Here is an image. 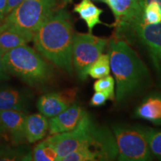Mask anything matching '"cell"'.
Masks as SVG:
<instances>
[{"label":"cell","mask_w":161,"mask_h":161,"mask_svg":"<svg viewBox=\"0 0 161 161\" xmlns=\"http://www.w3.org/2000/svg\"><path fill=\"white\" fill-rule=\"evenodd\" d=\"M3 152H4V151H3V150H0V159H1L2 156H3Z\"/></svg>","instance_id":"30"},{"label":"cell","mask_w":161,"mask_h":161,"mask_svg":"<svg viewBox=\"0 0 161 161\" xmlns=\"http://www.w3.org/2000/svg\"><path fill=\"white\" fill-rule=\"evenodd\" d=\"M103 3L111 9L119 31L125 29L142 14L140 0H103Z\"/></svg>","instance_id":"9"},{"label":"cell","mask_w":161,"mask_h":161,"mask_svg":"<svg viewBox=\"0 0 161 161\" xmlns=\"http://www.w3.org/2000/svg\"><path fill=\"white\" fill-rule=\"evenodd\" d=\"M29 104V97L23 90L11 87L0 88V111L24 110Z\"/></svg>","instance_id":"15"},{"label":"cell","mask_w":161,"mask_h":161,"mask_svg":"<svg viewBox=\"0 0 161 161\" xmlns=\"http://www.w3.org/2000/svg\"><path fill=\"white\" fill-rule=\"evenodd\" d=\"M141 2V1H140ZM142 5L141 19L147 24H156L161 22V8L158 3L151 1Z\"/></svg>","instance_id":"20"},{"label":"cell","mask_w":161,"mask_h":161,"mask_svg":"<svg viewBox=\"0 0 161 161\" xmlns=\"http://www.w3.org/2000/svg\"><path fill=\"white\" fill-rule=\"evenodd\" d=\"M134 117L161 125V92L148 94L134 112Z\"/></svg>","instance_id":"13"},{"label":"cell","mask_w":161,"mask_h":161,"mask_svg":"<svg viewBox=\"0 0 161 161\" xmlns=\"http://www.w3.org/2000/svg\"><path fill=\"white\" fill-rule=\"evenodd\" d=\"M73 26L69 14L60 9L35 32V49L46 59L69 75L74 69L72 61Z\"/></svg>","instance_id":"1"},{"label":"cell","mask_w":161,"mask_h":161,"mask_svg":"<svg viewBox=\"0 0 161 161\" xmlns=\"http://www.w3.org/2000/svg\"><path fill=\"white\" fill-rule=\"evenodd\" d=\"M74 11L85 22L89 33H92L94 27L98 24H104L100 19L103 10L98 8L91 0H81L74 6Z\"/></svg>","instance_id":"17"},{"label":"cell","mask_w":161,"mask_h":161,"mask_svg":"<svg viewBox=\"0 0 161 161\" xmlns=\"http://www.w3.org/2000/svg\"><path fill=\"white\" fill-rule=\"evenodd\" d=\"M34 34L8 25L0 35V55H3L11 49L26 45L33 40Z\"/></svg>","instance_id":"14"},{"label":"cell","mask_w":161,"mask_h":161,"mask_svg":"<svg viewBox=\"0 0 161 161\" xmlns=\"http://www.w3.org/2000/svg\"><path fill=\"white\" fill-rule=\"evenodd\" d=\"M108 40L98 37L92 33H75L72 49L73 69L80 80L87 78V70L98 58L103 53Z\"/></svg>","instance_id":"6"},{"label":"cell","mask_w":161,"mask_h":161,"mask_svg":"<svg viewBox=\"0 0 161 161\" xmlns=\"http://www.w3.org/2000/svg\"><path fill=\"white\" fill-rule=\"evenodd\" d=\"M95 126L91 116L86 113L75 128L52 134L46 139L57 152V161H61L66 154L85 145L91 137Z\"/></svg>","instance_id":"7"},{"label":"cell","mask_w":161,"mask_h":161,"mask_svg":"<svg viewBox=\"0 0 161 161\" xmlns=\"http://www.w3.org/2000/svg\"><path fill=\"white\" fill-rule=\"evenodd\" d=\"M74 96L73 91L48 92L38 98L37 108L46 117H54L73 103Z\"/></svg>","instance_id":"10"},{"label":"cell","mask_w":161,"mask_h":161,"mask_svg":"<svg viewBox=\"0 0 161 161\" xmlns=\"http://www.w3.org/2000/svg\"><path fill=\"white\" fill-rule=\"evenodd\" d=\"M3 128H2V126L0 125V134H1V132L3 131Z\"/></svg>","instance_id":"32"},{"label":"cell","mask_w":161,"mask_h":161,"mask_svg":"<svg viewBox=\"0 0 161 161\" xmlns=\"http://www.w3.org/2000/svg\"><path fill=\"white\" fill-rule=\"evenodd\" d=\"M141 128L152 155L161 159V130L142 126Z\"/></svg>","instance_id":"21"},{"label":"cell","mask_w":161,"mask_h":161,"mask_svg":"<svg viewBox=\"0 0 161 161\" xmlns=\"http://www.w3.org/2000/svg\"><path fill=\"white\" fill-rule=\"evenodd\" d=\"M108 96L105 94L103 93L102 92L95 91L94 94L92 95L90 99V105L93 107H100L104 105L107 102V100H108Z\"/></svg>","instance_id":"23"},{"label":"cell","mask_w":161,"mask_h":161,"mask_svg":"<svg viewBox=\"0 0 161 161\" xmlns=\"http://www.w3.org/2000/svg\"><path fill=\"white\" fill-rule=\"evenodd\" d=\"M8 1V0H0V24L3 23L6 17Z\"/></svg>","instance_id":"26"},{"label":"cell","mask_w":161,"mask_h":161,"mask_svg":"<svg viewBox=\"0 0 161 161\" xmlns=\"http://www.w3.org/2000/svg\"><path fill=\"white\" fill-rule=\"evenodd\" d=\"M72 2V0H63V3L64 4H67V3H71Z\"/></svg>","instance_id":"29"},{"label":"cell","mask_w":161,"mask_h":161,"mask_svg":"<svg viewBox=\"0 0 161 161\" xmlns=\"http://www.w3.org/2000/svg\"><path fill=\"white\" fill-rule=\"evenodd\" d=\"M140 1H141V3H142V4L148 3H149V2H151V1H154V2H156V3H158L159 4V5H160V8H161V0H140Z\"/></svg>","instance_id":"27"},{"label":"cell","mask_w":161,"mask_h":161,"mask_svg":"<svg viewBox=\"0 0 161 161\" xmlns=\"http://www.w3.org/2000/svg\"><path fill=\"white\" fill-rule=\"evenodd\" d=\"M27 115L22 110L0 111V125L9 133L16 142H21L25 137V122Z\"/></svg>","instance_id":"12"},{"label":"cell","mask_w":161,"mask_h":161,"mask_svg":"<svg viewBox=\"0 0 161 161\" xmlns=\"http://www.w3.org/2000/svg\"><path fill=\"white\" fill-rule=\"evenodd\" d=\"M24 0H8V1L7 9H6V16L9 13H11L14 9L16 8Z\"/></svg>","instance_id":"25"},{"label":"cell","mask_w":161,"mask_h":161,"mask_svg":"<svg viewBox=\"0 0 161 161\" xmlns=\"http://www.w3.org/2000/svg\"><path fill=\"white\" fill-rule=\"evenodd\" d=\"M91 1L98 2V3H103V0H91Z\"/></svg>","instance_id":"31"},{"label":"cell","mask_w":161,"mask_h":161,"mask_svg":"<svg viewBox=\"0 0 161 161\" xmlns=\"http://www.w3.org/2000/svg\"><path fill=\"white\" fill-rule=\"evenodd\" d=\"M108 55L118 102L127 100L148 85L150 75L147 66L127 42L115 37L110 40Z\"/></svg>","instance_id":"2"},{"label":"cell","mask_w":161,"mask_h":161,"mask_svg":"<svg viewBox=\"0 0 161 161\" xmlns=\"http://www.w3.org/2000/svg\"><path fill=\"white\" fill-rule=\"evenodd\" d=\"M49 130V120L43 114H34L26 116L25 137L30 143L42 140Z\"/></svg>","instance_id":"16"},{"label":"cell","mask_w":161,"mask_h":161,"mask_svg":"<svg viewBox=\"0 0 161 161\" xmlns=\"http://www.w3.org/2000/svg\"><path fill=\"white\" fill-rule=\"evenodd\" d=\"M131 30L140 42L148 51L153 65L156 69L161 70V22L156 24H147L141 19V15L130 24L125 29Z\"/></svg>","instance_id":"8"},{"label":"cell","mask_w":161,"mask_h":161,"mask_svg":"<svg viewBox=\"0 0 161 161\" xmlns=\"http://www.w3.org/2000/svg\"><path fill=\"white\" fill-rule=\"evenodd\" d=\"M10 78L9 74L6 71L3 61V55H0V81L7 80Z\"/></svg>","instance_id":"24"},{"label":"cell","mask_w":161,"mask_h":161,"mask_svg":"<svg viewBox=\"0 0 161 161\" xmlns=\"http://www.w3.org/2000/svg\"><path fill=\"white\" fill-rule=\"evenodd\" d=\"M93 89L95 91L103 92L109 99L115 98V80L110 75L98 78L93 84Z\"/></svg>","instance_id":"22"},{"label":"cell","mask_w":161,"mask_h":161,"mask_svg":"<svg viewBox=\"0 0 161 161\" xmlns=\"http://www.w3.org/2000/svg\"><path fill=\"white\" fill-rule=\"evenodd\" d=\"M7 27H8V24L4 23V22H3V23L0 24V35H1L2 32H3Z\"/></svg>","instance_id":"28"},{"label":"cell","mask_w":161,"mask_h":161,"mask_svg":"<svg viewBox=\"0 0 161 161\" xmlns=\"http://www.w3.org/2000/svg\"><path fill=\"white\" fill-rule=\"evenodd\" d=\"M113 134L117 146L119 160L147 161L152 154L141 126L118 124L113 126Z\"/></svg>","instance_id":"5"},{"label":"cell","mask_w":161,"mask_h":161,"mask_svg":"<svg viewBox=\"0 0 161 161\" xmlns=\"http://www.w3.org/2000/svg\"><path fill=\"white\" fill-rule=\"evenodd\" d=\"M57 0H24L6 16L4 23L35 34L56 11Z\"/></svg>","instance_id":"4"},{"label":"cell","mask_w":161,"mask_h":161,"mask_svg":"<svg viewBox=\"0 0 161 161\" xmlns=\"http://www.w3.org/2000/svg\"><path fill=\"white\" fill-rule=\"evenodd\" d=\"M86 111L79 104L72 103L57 116L49 121V134H60L75 128L83 118Z\"/></svg>","instance_id":"11"},{"label":"cell","mask_w":161,"mask_h":161,"mask_svg":"<svg viewBox=\"0 0 161 161\" xmlns=\"http://www.w3.org/2000/svg\"><path fill=\"white\" fill-rule=\"evenodd\" d=\"M31 160L57 161V152L54 147L46 140L40 142L34 148Z\"/></svg>","instance_id":"19"},{"label":"cell","mask_w":161,"mask_h":161,"mask_svg":"<svg viewBox=\"0 0 161 161\" xmlns=\"http://www.w3.org/2000/svg\"><path fill=\"white\" fill-rule=\"evenodd\" d=\"M3 61L9 75L20 78L29 85L45 83L52 76L50 66L39 52L27 44L4 54Z\"/></svg>","instance_id":"3"},{"label":"cell","mask_w":161,"mask_h":161,"mask_svg":"<svg viewBox=\"0 0 161 161\" xmlns=\"http://www.w3.org/2000/svg\"><path fill=\"white\" fill-rule=\"evenodd\" d=\"M110 66L109 55L102 53L98 59L90 66L87 70V75L95 79L104 78L110 75Z\"/></svg>","instance_id":"18"}]
</instances>
